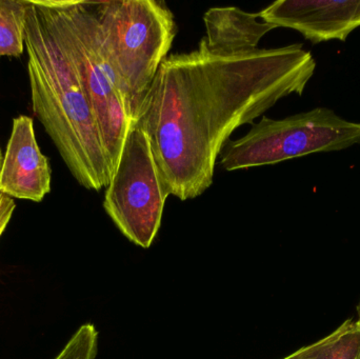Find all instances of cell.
I'll return each instance as SVG.
<instances>
[{"instance_id":"6da1fadb","label":"cell","mask_w":360,"mask_h":359,"mask_svg":"<svg viewBox=\"0 0 360 359\" xmlns=\"http://www.w3.org/2000/svg\"><path fill=\"white\" fill-rule=\"evenodd\" d=\"M315 69L302 44L226 56L202 38L196 50L167 57L136 122L170 195L184 202L207 191L233 132L285 97L302 95Z\"/></svg>"},{"instance_id":"7a4b0ae2","label":"cell","mask_w":360,"mask_h":359,"mask_svg":"<svg viewBox=\"0 0 360 359\" xmlns=\"http://www.w3.org/2000/svg\"><path fill=\"white\" fill-rule=\"evenodd\" d=\"M25 46L34 114L77 183L101 191L109 185L112 170L92 107L36 0H29Z\"/></svg>"},{"instance_id":"3957f363","label":"cell","mask_w":360,"mask_h":359,"mask_svg":"<svg viewBox=\"0 0 360 359\" xmlns=\"http://www.w3.org/2000/svg\"><path fill=\"white\" fill-rule=\"evenodd\" d=\"M79 76L112 174L133 124L128 91L112 67L91 1L36 0Z\"/></svg>"},{"instance_id":"277c9868","label":"cell","mask_w":360,"mask_h":359,"mask_svg":"<svg viewBox=\"0 0 360 359\" xmlns=\"http://www.w3.org/2000/svg\"><path fill=\"white\" fill-rule=\"evenodd\" d=\"M112 67L128 91L133 122L139 119L154 78L172 48L177 27L164 1L91 2Z\"/></svg>"},{"instance_id":"5b68a950","label":"cell","mask_w":360,"mask_h":359,"mask_svg":"<svg viewBox=\"0 0 360 359\" xmlns=\"http://www.w3.org/2000/svg\"><path fill=\"white\" fill-rule=\"evenodd\" d=\"M360 143V122L317 107L283 119L262 117L240 138L226 141L219 155L226 171L278 164L300 156L342 151Z\"/></svg>"},{"instance_id":"8992f818","label":"cell","mask_w":360,"mask_h":359,"mask_svg":"<svg viewBox=\"0 0 360 359\" xmlns=\"http://www.w3.org/2000/svg\"><path fill=\"white\" fill-rule=\"evenodd\" d=\"M169 196L149 136L139 122H133L105 188L103 209L127 240L149 249L162 226Z\"/></svg>"},{"instance_id":"52a82bcc","label":"cell","mask_w":360,"mask_h":359,"mask_svg":"<svg viewBox=\"0 0 360 359\" xmlns=\"http://www.w3.org/2000/svg\"><path fill=\"white\" fill-rule=\"evenodd\" d=\"M260 19L289 27L311 41H345L360 27V0H279L259 12Z\"/></svg>"},{"instance_id":"ba28073f","label":"cell","mask_w":360,"mask_h":359,"mask_svg":"<svg viewBox=\"0 0 360 359\" xmlns=\"http://www.w3.org/2000/svg\"><path fill=\"white\" fill-rule=\"evenodd\" d=\"M52 170L36 141L33 119H13L12 132L0 168V193L17 200L40 202L51 192Z\"/></svg>"},{"instance_id":"9c48e42d","label":"cell","mask_w":360,"mask_h":359,"mask_svg":"<svg viewBox=\"0 0 360 359\" xmlns=\"http://www.w3.org/2000/svg\"><path fill=\"white\" fill-rule=\"evenodd\" d=\"M205 44L214 54L239 55L254 52L266 34L276 29L260 19L259 13H248L236 6H215L203 15Z\"/></svg>"},{"instance_id":"30bf717a","label":"cell","mask_w":360,"mask_h":359,"mask_svg":"<svg viewBox=\"0 0 360 359\" xmlns=\"http://www.w3.org/2000/svg\"><path fill=\"white\" fill-rule=\"evenodd\" d=\"M29 0H0V57H20Z\"/></svg>"},{"instance_id":"8fae6325","label":"cell","mask_w":360,"mask_h":359,"mask_svg":"<svg viewBox=\"0 0 360 359\" xmlns=\"http://www.w3.org/2000/svg\"><path fill=\"white\" fill-rule=\"evenodd\" d=\"M323 359H360V322L352 318L328 335Z\"/></svg>"},{"instance_id":"7c38bea8","label":"cell","mask_w":360,"mask_h":359,"mask_svg":"<svg viewBox=\"0 0 360 359\" xmlns=\"http://www.w3.org/2000/svg\"><path fill=\"white\" fill-rule=\"evenodd\" d=\"M98 349V331L92 324H84L74 333L55 359H95Z\"/></svg>"},{"instance_id":"4fadbf2b","label":"cell","mask_w":360,"mask_h":359,"mask_svg":"<svg viewBox=\"0 0 360 359\" xmlns=\"http://www.w3.org/2000/svg\"><path fill=\"white\" fill-rule=\"evenodd\" d=\"M15 209H16V204L13 198L0 193V237L6 231L11 218L14 214Z\"/></svg>"},{"instance_id":"5bb4252c","label":"cell","mask_w":360,"mask_h":359,"mask_svg":"<svg viewBox=\"0 0 360 359\" xmlns=\"http://www.w3.org/2000/svg\"><path fill=\"white\" fill-rule=\"evenodd\" d=\"M357 315H359V320L360 322V299L359 301V305H357Z\"/></svg>"},{"instance_id":"9a60e30c","label":"cell","mask_w":360,"mask_h":359,"mask_svg":"<svg viewBox=\"0 0 360 359\" xmlns=\"http://www.w3.org/2000/svg\"><path fill=\"white\" fill-rule=\"evenodd\" d=\"M2 164V155H1V150H0V168H1Z\"/></svg>"}]
</instances>
